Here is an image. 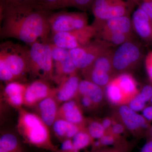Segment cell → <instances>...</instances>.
I'll list each match as a JSON object with an SVG mask.
<instances>
[{
	"instance_id": "obj_1",
	"label": "cell",
	"mask_w": 152,
	"mask_h": 152,
	"mask_svg": "<svg viewBox=\"0 0 152 152\" xmlns=\"http://www.w3.org/2000/svg\"><path fill=\"white\" fill-rule=\"evenodd\" d=\"M1 37L14 38L31 45L49 39V17L52 11L32 5L0 4Z\"/></svg>"
},
{
	"instance_id": "obj_2",
	"label": "cell",
	"mask_w": 152,
	"mask_h": 152,
	"mask_svg": "<svg viewBox=\"0 0 152 152\" xmlns=\"http://www.w3.org/2000/svg\"><path fill=\"white\" fill-rule=\"evenodd\" d=\"M18 111L17 130L25 143L38 148L57 152L58 148L53 143L48 126L40 117L23 107Z\"/></svg>"
},
{
	"instance_id": "obj_3",
	"label": "cell",
	"mask_w": 152,
	"mask_h": 152,
	"mask_svg": "<svg viewBox=\"0 0 152 152\" xmlns=\"http://www.w3.org/2000/svg\"><path fill=\"white\" fill-rule=\"evenodd\" d=\"M30 46L29 74L34 77L53 81L54 63L50 40L49 39L39 40Z\"/></svg>"
},
{
	"instance_id": "obj_4",
	"label": "cell",
	"mask_w": 152,
	"mask_h": 152,
	"mask_svg": "<svg viewBox=\"0 0 152 152\" xmlns=\"http://www.w3.org/2000/svg\"><path fill=\"white\" fill-rule=\"evenodd\" d=\"M0 58L5 61L17 81L29 74V48L12 42H5L0 46Z\"/></svg>"
},
{
	"instance_id": "obj_5",
	"label": "cell",
	"mask_w": 152,
	"mask_h": 152,
	"mask_svg": "<svg viewBox=\"0 0 152 152\" xmlns=\"http://www.w3.org/2000/svg\"><path fill=\"white\" fill-rule=\"evenodd\" d=\"M136 7L132 0H95L91 9L94 17L91 25L96 28L109 19L131 16Z\"/></svg>"
},
{
	"instance_id": "obj_6",
	"label": "cell",
	"mask_w": 152,
	"mask_h": 152,
	"mask_svg": "<svg viewBox=\"0 0 152 152\" xmlns=\"http://www.w3.org/2000/svg\"><path fill=\"white\" fill-rule=\"evenodd\" d=\"M143 57V48L134 39L120 45L113 52L112 62L114 73L126 72L138 64Z\"/></svg>"
},
{
	"instance_id": "obj_7",
	"label": "cell",
	"mask_w": 152,
	"mask_h": 152,
	"mask_svg": "<svg viewBox=\"0 0 152 152\" xmlns=\"http://www.w3.org/2000/svg\"><path fill=\"white\" fill-rule=\"evenodd\" d=\"M88 15L86 12L53 11L49 17L52 34L76 31L88 26Z\"/></svg>"
},
{
	"instance_id": "obj_8",
	"label": "cell",
	"mask_w": 152,
	"mask_h": 152,
	"mask_svg": "<svg viewBox=\"0 0 152 152\" xmlns=\"http://www.w3.org/2000/svg\"><path fill=\"white\" fill-rule=\"evenodd\" d=\"M97 31L91 25L76 31L52 34L50 41L55 45L70 50L83 46L96 38Z\"/></svg>"
},
{
	"instance_id": "obj_9",
	"label": "cell",
	"mask_w": 152,
	"mask_h": 152,
	"mask_svg": "<svg viewBox=\"0 0 152 152\" xmlns=\"http://www.w3.org/2000/svg\"><path fill=\"white\" fill-rule=\"evenodd\" d=\"M114 47L106 42L95 38L83 46L69 50L73 61L78 70L86 69L97 58Z\"/></svg>"
},
{
	"instance_id": "obj_10",
	"label": "cell",
	"mask_w": 152,
	"mask_h": 152,
	"mask_svg": "<svg viewBox=\"0 0 152 152\" xmlns=\"http://www.w3.org/2000/svg\"><path fill=\"white\" fill-rule=\"evenodd\" d=\"M51 48L54 63L53 81L60 84L66 78L77 73L78 70L73 61L69 50L57 47L52 43Z\"/></svg>"
},
{
	"instance_id": "obj_11",
	"label": "cell",
	"mask_w": 152,
	"mask_h": 152,
	"mask_svg": "<svg viewBox=\"0 0 152 152\" xmlns=\"http://www.w3.org/2000/svg\"><path fill=\"white\" fill-rule=\"evenodd\" d=\"M48 81L36 79L28 85L25 94L24 105L34 107L44 99L53 96L56 88H53Z\"/></svg>"
},
{
	"instance_id": "obj_12",
	"label": "cell",
	"mask_w": 152,
	"mask_h": 152,
	"mask_svg": "<svg viewBox=\"0 0 152 152\" xmlns=\"http://www.w3.org/2000/svg\"><path fill=\"white\" fill-rule=\"evenodd\" d=\"M134 33L147 45L152 46V18L137 7L132 18Z\"/></svg>"
},
{
	"instance_id": "obj_13",
	"label": "cell",
	"mask_w": 152,
	"mask_h": 152,
	"mask_svg": "<svg viewBox=\"0 0 152 152\" xmlns=\"http://www.w3.org/2000/svg\"><path fill=\"white\" fill-rule=\"evenodd\" d=\"M80 80L77 73L63 80L55 90L53 96L59 105L74 99L78 93Z\"/></svg>"
},
{
	"instance_id": "obj_14",
	"label": "cell",
	"mask_w": 152,
	"mask_h": 152,
	"mask_svg": "<svg viewBox=\"0 0 152 152\" xmlns=\"http://www.w3.org/2000/svg\"><path fill=\"white\" fill-rule=\"evenodd\" d=\"M118 114L123 124L131 132L137 133L142 129H150L148 121L142 115L134 111L127 105H122L118 109Z\"/></svg>"
},
{
	"instance_id": "obj_15",
	"label": "cell",
	"mask_w": 152,
	"mask_h": 152,
	"mask_svg": "<svg viewBox=\"0 0 152 152\" xmlns=\"http://www.w3.org/2000/svg\"><path fill=\"white\" fill-rule=\"evenodd\" d=\"M97 32H109L123 34L134 37L131 16H124L113 18L95 28Z\"/></svg>"
},
{
	"instance_id": "obj_16",
	"label": "cell",
	"mask_w": 152,
	"mask_h": 152,
	"mask_svg": "<svg viewBox=\"0 0 152 152\" xmlns=\"http://www.w3.org/2000/svg\"><path fill=\"white\" fill-rule=\"evenodd\" d=\"M58 118L85 127L86 122L81 108L75 100H71L61 104L59 107Z\"/></svg>"
},
{
	"instance_id": "obj_17",
	"label": "cell",
	"mask_w": 152,
	"mask_h": 152,
	"mask_svg": "<svg viewBox=\"0 0 152 152\" xmlns=\"http://www.w3.org/2000/svg\"><path fill=\"white\" fill-rule=\"evenodd\" d=\"M27 85L19 81H14L7 84L4 89L6 101L17 110L24 104L25 94Z\"/></svg>"
},
{
	"instance_id": "obj_18",
	"label": "cell",
	"mask_w": 152,
	"mask_h": 152,
	"mask_svg": "<svg viewBox=\"0 0 152 152\" xmlns=\"http://www.w3.org/2000/svg\"><path fill=\"white\" fill-rule=\"evenodd\" d=\"M37 115L48 126H53L58 118L59 105L53 96L44 99L37 105Z\"/></svg>"
},
{
	"instance_id": "obj_19",
	"label": "cell",
	"mask_w": 152,
	"mask_h": 152,
	"mask_svg": "<svg viewBox=\"0 0 152 152\" xmlns=\"http://www.w3.org/2000/svg\"><path fill=\"white\" fill-rule=\"evenodd\" d=\"M84 128L59 118L57 119L53 125L55 135L61 142L72 139Z\"/></svg>"
},
{
	"instance_id": "obj_20",
	"label": "cell",
	"mask_w": 152,
	"mask_h": 152,
	"mask_svg": "<svg viewBox=\"0 0 152 152\" xmlns=\"http://www.w3.org/2000/svg\"><path fill=\"white\" fill-rule=\"evenodd\" d=\"M78 94L89 98L94 105L101 102L104 97L103 88L86 79L81 80Z\"/></svg>"
},
{
	"instance_id": "obj_21",
	"label": "cell",
	"mask_w": 152,
	"mask_h": 152,
	"mask_svg": "<svg viewBox=\"0 0 152 152\" xmlns=\"http://www.w3.org/2000/svg\"><path fill=\"white\" fill-rule=\"evenodd\" d=\"M82 72L85 79L102 88L106 87L113 79L112 78L111 74L91 66L82 70Z\"/></svg>"
},
{
	"instance_id": "obj_22",
	"label": "cell",
	"mask_w": 152,
	"mask_h": 152,
	"mask_svg": "<svg viewBox=\"0 0 152 152\" xmlns=\"http://www.w3.org/2000/svg\"><path fill=\"white\" fill-rule=\"evenodd\" d=\"M115 78L127 99H131L137 94V83L130 74L123 73Z\"/></svg>"
},
{
	"instance_id": "obj_23",
	"label": "cell",
	"mask_w": 152,
	"mask_h": 152,
	"mask_svg": "<svg viewBox=\"0 0 152 152\" xmlns=\"http://www.w3.org/2000/svg\"><path fill=\"white\" fill-rule=\"evenodd\" d=\"M0 152H26L18 137L10 133L3 134L0 138Z\"/></svg>"
},
{
	"instance_id": "obj_24",
	"label": "cell",
	"mask_w": 152,
	"mask_h": 152,
	"mask_svg": "<svg viewBox=\"0 0 152 152\" xmlns=\"http://www.w3.org/2000/svg\"><path fill=\"white\" fill-rule=\"evenodd\" d=\"M105 88L106 96L112 103L119 104L127 100L115 78L111 81Z\"/></svg>"
},
{
	"instance_id": "obj_25",
	"label": "cell",
	"mask_w": 152,
	"mask_h": 152,
	"mask_svg": "<svg viewBox=\"0 0 152 152\" xmlns=\"http://www.w3.org/2000/svg\"><path fill=\"white\" fill-rule=\"evenodd\" d=\"M95 0H61L55 4L50 11L66 7H74L86 12L91 10Z\"/></svg>"
},
{
	"instance_id": "obj_26",
	"label": "cell",
	"mask_w": 152,
	"mask_h": 152,
	"mask_svg": "<svg viewBox=\"0 0 152 152\" xmlns=\"http://www.w3.org/2000/svg\"><path fill=\"white\" fill-rule=\"evenodd\" d=\"M72 141L74 150L76 152H80L81 150L92 145L94 141L85 127L74 136Z\"/></svg>"
},
{
	"instance_id": "obj_27",
	"label": "cell",
	"mask_w": 152,
	"mask_h": 152,
	"mask_svg": "<svg viewBox=\"0 0 152 152\" xmlns=\"http://www.w3.org/2000/svg\"><path fill=\"white\" fill-rule=\"evenodd\" d=\"M85 128L94 140H99L107 133L102 123L97 121L89 122L87 127Z\"/></svg>"
},
{
	"instance_id": "obj_28",
	"label": "cell",
	"mask_w": 152,
	"mask_h": 152,
	"mask_svg": "<svg viewBox=\"0 0 152 152\" xmlns=\"http://www.w3.org/2000/svg\"><path fill=\"white\" fill-rule=\"evenodd\" d=\"M135 146L134 142L126 140L111 147H105L100 149L91 151L94 152H131Z\"/></svg>"
},
{
	"instance_id": "obj_29",
	"label": "cell",
	"mask_w": 152,
	"mask_h": 152,
	"mask_svg": "<svg viewBox=\"0 0 152 152\" xmlns=\"http://www.w3.org/2000/svg\"><path fill=\"white\" fill-rule=\"evenodd\" d=\"M99 140L103 148L109 146L115 145L126 141L121 136L116 135L110 133H106Z\"/></svg>"
},
{
	"instance_id": "obj_30",
	"label": "cell",
	"mask_w": 152,
	"mask_h": 152,
	"mask_svg": "<svg viewBox=\"0 0 152 152\" xmlns=\"http://www.w3.org/2000/svg\"><path fill=\"white\" fill-rule=\"evenodd\" d=\"M0 79L6 84L14 81H17L13 74L1 58H0Z\"/></svg>"
},
{
	"instance_id": "obj_31",
	"label": "cell",
	"mask_w": 152,
	"mask_h": 152,
	"mask_svg": "<svg viewBox=\"0 0 152 152\" xmlns=\"http://www.w3.org/2000/svg\"><path fill=\"white\" fill-rule=\"evenodd\" d=\"M146 103L139 96L138 94L131 99L128 106L136 112L142 111L146 106Z\"/></svg>"
},
{
	"instance_id": "obj_32",
	"label": "cell",
	"mask_w": 152,
	"mask_h": 152,
	"mask_svg": "<svg viewBox=\"0 0 152 152\" xmlns=\"http://www.w3.org/2000/svg\"><path fill=\"white\" fill-rule=\"evenodd\" d=\"M136 7L146 13L152 18V0H132Z\"/></svg>"
},
{
	"instance_id": "obj_33",
	"label": "cell",
	"mask_w": 152,
	"mask_h": 152,
	"mask_svg": "<svg viewBox=\"0 0 152 152\" xmlns=\"http://www.w3.org/2000/svg\"><path fill=\"white\" fill-rule=\"evenodd\" d=\"M40 0H0V4L39 6Z\"/></svg>"
},
{
	"instance_id": "obj_34",
	"label": "cell",
	"mask_w": 152,
	"mask_h": 152,
	"mask_svg": "<svg viewBox=\"0 0 152 152\" xmlns=\"http://www.w3.org/2000/svg\"><path fill=\"white\" fill-rule=\"evenodd\" d=\"M75 99H76L75 100L78 103L81 108L89 109L95 105L91 100L86 96L78 94Z\"/></svg>"
},
{
	"instance_id": "obj_35",
	"label": "cell",
	"mask_w": 152,
	"mask_h": 152,
	"mask_svg": "<svg viewBox=\"0 0 152 152\" xmlns=\"http://www.w3.org/2000/svg\"><path fill=\"white\" fill-rule=\"evenodd\" d=\"M138 94L146 103L150 102L152 97V85H147L144 86Z\"/></svg>"
},
{
	"instance_id": "obj_36",
	"label": "cell",
	"mask_w": 152,
	"mask_h": 152,
	"mask_svg": "<svg viewBox=\"0 0 152 152\" xmlns=\"http://www.w3.org/2000/svg\"><path fill=\"white\" fill-rule=\"evenodd\" d=\"M57 152H76L74 150L72 139H68L61 142V145Z\"/></svg>"
},
{
	"instance_id": "obj_37",
	"label": "cell",
	"mask_w": 152,
	"mask_h": 152,
	"mask_svg": "<svg viewBox=\"0 0 152 152\" xmlns=\"http://www.w3.org/2000/svg\"><path fill=\"white\" fill-rule=\"evenodd\" d=\"M145 65L149 78L152 83V51L149 52L146 56Z\"/></svg>"
},
{
	"instance_id": "obj_38",
	"label": "cell",
	"mask_w": 152,
	"mask_h": 152,
	"mask_svg": "<svg viewBox=\"0 0 152 152\" xmlns=\"http://www.w3.org/2000/svg\"><path fill=\"white\" fill-rule=\"evenodd\" d=\"M61 0H40L38 7L45 10L50 11L52 7L58 2Z\"/></svg>"
},
{
	"instance_id": "obj_39",
	"label": "cell",
	"mask_w": 152,
	"mask_h": 152,
	"mask_svg": "<svg viewBox=\"0 0 152 152\" xmlns=\"http://www.w3.org/2000/svg\"><path fill=\"white\" fill-rule=\"evenodd\" d=\"M125 127L122 124L116 123L112 127V129L110 130L107 133H111L116 135L121 136V134L124 132Z\"/></svg>"
},
{
	"instance_id": "obj_40",
	"label": "cell",
	"mask_w": 152,
	"mask_h": 152,
	"mask_svg": "<svg viewBox=\"0 0 152 152\" xmlns=\"http://www.w3.org/2000/svg\"><path fill=\"white\" fill-rule=\"evenodd\" d=\"M142 116L148 121H152V105L146 107L142 111Z\"/></svg>"
},
{
	"instance_id": "obj_41",
	"label": "cell",
	"mask_w": 152,
	"mask_h": 152,
	"mask_svg": "<svg viewBox=\"0 0 152 152\" xmlns=\"http://www.w3.org/2000/svg\"><path fill=\"white\" fill-rule=\"evenodd\" d=\"M140 152H152V140H148L143 146L142 147Z\"/></svg>"
},
{
	"instance_id": "obj_42",
	"label": "cell",
	"mask_w": 152,
	"mask_h": 152,
	"mask_svg": "<svg viewBox=\"0 0 152 152\" xmlns=\"http://www.w3.org/2000/svg\"><path fill=\"white\" fill-rule=\"evenodd\" d=\"M102 125H103L104 128L105 129L106 131L107 132L108 131V129H110L111 126L112 124V121L111 119L109 118H106L103 120L102 122Z\"/></svg>"
},
{
	"instance_id": "obj_43",
	"label": "cell",
	"mask_w": 152,
	"mask_h": 152,
	"mask_svg": "<svg viewBox=\"0 0 152 152\" xmlns=\"http://www.w3.org/2000/svg\"><path fill=\"white\" fill-rule=\"evenodd\" d=\"M146 135L148 137V140H152V127L150 128V129L147 132Z\"/></svg>"
},
{
	"instance_id": "obj_44",
	"label": "cell",
	"mask_w": 152,
	"mask_h": 152,
	"mask_svg": "<svg viewBox=\"0 0 152 152\" xmlns=\"http://www.w3.org/2000/svg\"><path fill=\"white\" fill-rule=\"evenodd\" d=\"M150 102H151V104L152 105V97L151 98V100L150 101Z\"/></svg>"
},
{
	"instance_id": "obj_45",
	"label": "cell",
	"mask_w": 152,
	"mask_h": 152,
	"mask_svg": "<svg viewBox=\"0 0 152 152\" xmlns=\"http://www.w3.org/2000/svg\"><path fill=\"white\" fill-rule=\"evenodd\" d=\"M52 7H51V8H52Z\"/></svg>"
}]
</instances>
